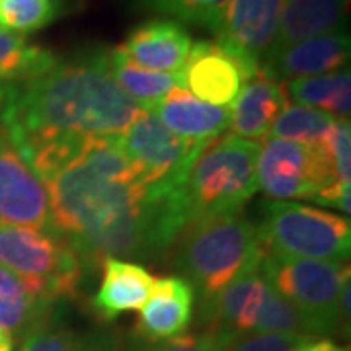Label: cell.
Here are the masks:
<instances>
[{
    "instance_id": "1",
    "label": "cell",
    "mask_w": 351,
    "mask_h": 351,
    "mask_svg": "<svg viewBox=\"0 0 351 351\" xmlns=\"http://www.w3.org/2000/svg\"><path fill=\"white\" fill-rule=\"evenodd\" d=\"M51 219L86 276L106 258L160 260L188 225L184 189L147 186L119 137H86L45 182Z\"/></svg>"
},
{
    "instance_id": "2",
    "label": "cell",
    "mask_w": 351,
    "mask_h": 351,
    "mask_svg": "<svg viewBox=\"0 0 351 351\" xmlns=\"http://www.w3.org/2000/svg\"><path fill=\"white\" fill-rule=\"evenodd\" d=\"M143 112L113 82L110 51L59 59L47 73L6 84L0 125L14 145L41 133L121 135Z\"/></svg>"
},
{
    "instance_id": "3",
    "label": "cell",
    "mask_w": 351,
    "mask_h": 351,
    "mask_svg": "<svg viewBox=\"0 0 351 351\" xmlns=\"http://www.w3.org/2000/svg\"><path fill=\"white\" fill-rule=\"evenodd\" d=\"M172 252L178 277L193 289L197 304L213 299L265 256L258 226L240 211L191 221L176 239Z\"/></svg>"
},
{
    "instance_id": "4",
    "label": "cell",
    "mask_w": 351,
    "mask_h": 351,
    "mask_svg": "<svg viewBox=\"0 0 351 351\" xmlns=\"http://www.w3.org/2000/svg\"><path fill=\"white\" fill-rule=\"evenodd\" d=\"M260 149V143L232 133L203 147L184 186L188 223L242 211L244 203L258 191Z\"/></svg>"
},
{
    "instance_id": "5",
    "label": "cell",
    "mask_w": 351,
    "mask_h": 351,
    "mask_svg": "<svg viewBox=\"0 0 351 351\" xmlns=\"http://www.w3.org/2000/svg\"><path fill=\"white\" fill-rule=\"evenodd\" d=\"M260 239L267 254L320 262H346L351 250L348 217L295 201H269L263 207Z\"/></svg>"
},
{
    "instance_id": "6",
    "label": "cell",
    "mask_w": 351,
    "mask_h": 351,
    "mask_svg": "<svg viewBox=\"0 0 351 351\" xmlns=\"http://www.w3.org/2000/svg\"><path fill=\"white\" fill-rule=\"evenodd\" d=\"M260 267L267 283L306 318L314 336L339 330L343 322L339 293L350 279L346 263L281 258L265 252Z\"/></svg>"
},
{
    "instance_id": "7",
    "label": "cell",
    "mask_w": 351,
    "mask_h": 351,
    "mask_svg": "<svg viewBox=\"0 0 351 351\" xmlns=\"http://www.w3.org/2000/svg\"><path fill=\"white\" fill-rule=\"evenodd\" d=\"M0 265L38 285L53 299H73L86 276L71 244L55 230L0 223Z\"/></svg>"
},
{
    "instance_id": "8",
    "label": "cell",
    "mask_w": 351,
    "mask_h": 351,
    "mask_svg": "<svg viewBox=\"0 0 351 351\" xmlns=\"http://www.w3.org/2000/svg\"><path fill=\"white\" fill-rule=\"evenodd\" d=\"M258 189L274 201L320 199L341 184L326 147L313 149L293 141L269 138L258 156Z\"/></svg>"
},
{
    "instance_id": "9",
    "label": "cell",
    "mask_w": 351,
    "mask_h": 351,
    "mask_svg": "<svg viewBox=\"0 0 351 351\" xmlns=\"http://www.w3.org/2000/svg\"><path fill=\"white\" fill-rule=\"evenodd\" d=\"M117 137L147 186L170 189H184L191 166L209 143L176 135L145 110Z\"/></svg>"
},
{
    "instance_id": "10",
    "label": "cell",
    "mask_w": 351,
    "mask_h": 351,
    "mask_svg": "<svg viewBox=\"0 0 351 351\" xmlns=\"http://www.w3.org/2000/svg\"><path fill=\"white\" fill-rule=\"evenodd\" d=\"M0 223L49 230V193L0 125Z\"/></svg>"
},
{
    "instance_id": "11",
    "label": "cell",
    "mask_w": 351,
    "mask_h": 351,
    "mask_svg": "<svg viewBox=\"0 0 351 351\" xmlns=\"http://www.w3.org/2000/svg\"><path fill=\"white\" fill-rule=\"evenodd\" d=\"M287 0H226L223 16L213 27L215 41L234 53L254 73L271 47Z\"/></svg>"
},
{
    "instance_id": "12",
    "label": "cell",
    "mask_w": 351,
    "mask_h": 351,
    "mask_svg": "<svg viewBox=\"0 0 351 351\" xmlns=\"http://www.w3.org/2000/svg\"><path fill=\"white\" fill-rule=\"evenodd\" d=\"M258 75L219 41H197L180 73L182 88L211 106L230 108L244 82Z\"/></svg>"
},
{
    "instance_id": "13",
    "label": "cell",
    "mask_w": 351,
    "mask_h": 351,
    "mask_svg": "<svg viewBox=\"0 0 351 351\" xmlns=\"http://www.w3.org/2000/svg\"><path fill=\"white\" fill-rule=\"evenodd\" d=\"M350 53V34L343 29L267 51L260 63V71L279 82H291L297 78L336 73L343 66L348 69Z\"/></svg>"
},
{
    "instance_id": "14",
    "label": "cell",
    "mask_w": 351,
    "mask_h": 351,
    "mask_svg": "<svg viewBox=\"0 0 351 351\" xmlns=\"http://www.w3.org/2000/svg\"><path fill=\"white\" fill-rule=\"evenodd\" d=\"M191 45L188 32L174 20H149L137 25L113 53L147 71L180 75Z\"/></svg>"
},
{
    "instance_id": "15",
    "label": "cell",
    "mask_w": 351,
    "mask_h": 351,
    "mask_svg": "<svg viewBox=\"0 0 351 351\" xmlns=\"http://www.w3.org/2000/svg\"><path fill=\"white\" fill-rule=\"evenodd\" d=\"M193 301V289L182 277L154 279L149 299L138 308L137 334L147 341H164L184 336L191 322Z\"/></svg>"
},
{
    "instance_id": "16",
    "label": "cell",
    "mask_w": 351,
    "mask_h": 351,
    "mask_svg": "<svg viewBox=\"0 0 351 351\" xmlns=\"http://www.w3.org/2000/svg\"><path fill=\"white\" fill-rule=\"evenodd\" d=\"M287 106L285 84L260 71L248 82H244L239 96L230 104L228 127L234 131L232 135L260 143L269 135L274 121Z\"/></svg>"
},
{
    "instance_id": "17",
    "label": "cell",
    "mask_w": 351,
    "mask_h": 351,
    "mask_svg": "<svg viewBox=\"0 0 351 351\" xmlns=\"http://www.w3.org/2000/svg\"><path fill=\"white\" fill-rule=\"evenodd\" d=\"M57 302L43 289L0 265V332L22 339L55 318Z\"/></svg>"
},
{
    "instance_id": "18",
    "label": "cell",
    "mask_w": 351,
    "mask_h": 351,
    "mask_svg": "<svg viewBox=\"0 0 351 351\" xmlns=\"http://www.w3.org/2000/svg\"><path fill=\"white\" fill-rule=\"evenodd\" d=\"M101 281L92 306L104 320H115L129 311H138L151 295L154 277L141 263L119 258H106L101 263Z\"/></svg>"
},
{
    "instance_id": "19",
    "label": "cell",
    "mask_w": 351,
    "mask_h": 351,
    "mask_svg": "<svg viewBox=\"0 0 351 351\" xmlns=\"http://www.w3.org/2000/svg\"><path fill=\"white\" fill-rule=\"evenodd\" d=\"M151 113L172 133L191 141H213L228 129V108L201 101L184 88L170 92Z\"/></svg>"
},
{
    "instance_id": "20",
    "label": "cell",
    "mask_w": 351,
    "mask_h": 351,
    "mask_svg": "<svg viewBox=\"0 0 351 351\" xmlns=\"http://www.w3.org/2000/svg\"><path fill=\"white\" fill-rule=\"evenodd\" d=\"M350 0H287L267 51L281 49L302 39L343 32Z\"/></svg>"
},
{
    "instance_id": "21",
    "label": "cell",
    "mask_w": 351,
    "mask_h": 351,
    "mask_svg": "<svg viewBox=\"0 0 351 351\" xmlns=\"http://www.w3.org/2000/svg\"><path fill=\"white\" fill-rule=\"evenodd\" d=\"M287 96L297 106H306L334 115L336 119H350L351 76L350 69H341L328 75L297 78L287 82Z\"/></svg>"
},
{
    "instance_id": "22",
    "label": "cell",
    "mask_w": 351,
    "mask_h": 351,
    "mask_svg": "<svg viewBox=\"0 0 351 351\" xmlns=\"http://www.w3.org/2000/svg\"><path fill=\"white\" fill-rule=\"evenodd\" d=\"M110 73L119 90L145 112H151L170 92L182 88L178 75H164L141 69L137 64L121 59L113 51H110Z\"/></svg>"
},
{
    "instance_id": "23",
    "label": "cell",
    "mask_w": 351,
    "mask_h": 351,
    "mask_svg": "<svg viewBox=\"0 0 351 351\" xmlns=\"http://www.w3.org/2000/svg\"><path fill=\"white\" fill-rule=\"evenodd\" d=\"M59 61L53 51L29 45L24 36L0 27V82L14 84L47 73Z\"/></svg>"
},
{
    "instance_id": "24",
    "label": "cell",
    "mask_w": 351,
    "mask_h": 351,
    "mask_svg": "<svg viewBox=\"0 0 351 351\" xmlns=\"http://www.w3.org/2000/svg\"><path fill=\"white\" fill-rule=\"evenodd\" d=\"M336 123L338 119L330 113L295 104L281 112L269 129V135L271 138H283L304 147L322 149L328 145Z\"/></svg>"
},
{
    "instance_id": "25",
    "label": "cell",
    "mask_w": 351,
    "mask_h": 351,
    "mask_svg": "<svg viewBox=\"0 0 351 351\" xmlns=\"http://www.w3.org/2000/svg\"><path fill=\"white\" fill-rule=\"evenodd\" d=\"M64 0H0V27L27 36L61 18Z\"/></svg>"
},
{
    "instance_id": "26",
    "label": "cell",
    "mask_w": 351,
    "mask_h": 351,
    "mask_svg": "<svg viewBox=\"0 0 351 351\" xmlns=\"http://www.w3.org/2000/svg\"><path fill=\"white\" fill-rule=\"evenodd\" d=\"M252 334H285V336L314 338L306 318L291 302L285 301L271 285L263 299Z\"/></svg>"
},
{
    "instance_id": "27",
    "label": "cell",
    "mask_w": 351,
    "mask_h": 351,
    "mask_svg": "<svg viewBox=\"0 0 351 351\" xmlns=\"http://www.w3.org/2000/svg\"><path fill=\"white\" fill-rule=\"evenodd\" d=\"M143 4L189 24L205 25L213 32L223 16L226 0H143Z\"/></svg>"
},
{
    "instance_id": "28",
    "label": "cell",
    "mask_w": 351,
    "mask_h": 351,
    "mask_svg": "<svg viewBox=\"0 0 351 351\" xmlns=\"http://www.w3.org/2000/svg\"><path fill=\"white\" fill-rule=\"evenodd\" d=\"M20 351H90L75 332L59 326L55 318L25 334Z\"/></svg>"
},
{
    "instance_id": "29",
    "label": "cell",
    "mask_w": 351,
    "mask_h": 351,
    "mask_svg": "<svg viewBox=\"0 0 351 351\" xmlns=\"http://www.w3.org/2000/svg\"><path fill=\"white\" fill-rule=\"evenodd\" d=\"M306 339L313 338L285 336V334H244L226 341L223 351H295Z\"/></svg>"
},
{
    "instance_id": "30",
    "label": "cell",
    "mask_w": 351,
    "mask_h": 351,
    "mask_svg": "<svg viewBox=\"0 0 351 351\" xmlns=\"http://www.w3.org/2000/svg\"><path fill=\"white\" fill-rule=\"evenodd\" d=\"M131 351H223V346L217 341L213 334L201 332V334L178 336L164 341L138 343Z\"/></svg>"
},
{
    "instance_id": "31",
    "label": "cell",
    "mask_w": 351,
    "mask_h": 351,
    "mask_svg": "<svg viewBox=\"0 0 351 351\" xmlns=\"http://www.w3.org/2000/svg\"><path fill=\"white\" fill-rule=\"evenodd\" d=\"M295 351H348L343 350V348H339L336 346L334 341H330V339H306L304 343H302L299 350Z\"/></svg>"
},
{
    "instance_id": "32",
    "label": "cell",
    "mask_w": 351,
    "mask_h": 351,
    "mask_svg": "<svg viewBox=\"0 0 351 351\" xmlns=\"http://www.w3.org/2000/svg\"><path fill=\"white\" fill-rule=\"evenodd\" d=\"M0 351H14V338L0 332Z\"/></svg>"
},
{
    "instance_id": "33",
    "label": "cell",
    "mask_w": 351,
    "mask_h": 351,
    "mask_svg": "<svg viewBox=\"0 0 351 351\" xmlns=\"http://www.w3.org/2000/svg\"><path fill=\"white\" fill-rule=\"evenodd\" d=\"M4 100H6V84L0 82V110H2V106H4Z\"/></svg>"
}]
</instances>
